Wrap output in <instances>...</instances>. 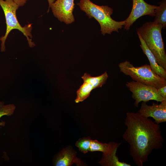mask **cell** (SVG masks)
<instances>
[{"label":"cell","instance_id":"cell-1","mask_svg":"<svg viewBox=\"0 0 166 166\" xmlns=\"http://www.w3.org/2000/svg\"><path fill=\"white\" fill-rule=\"evenodd\" d=\"M124 124L126 128L123 138L129 145L130 155L135 164L142 166L153 150L163 147L160 125L139 112H127Z\"/></svg>","mask_w":166,"mask_h":166},{"label":"cell","instance_id":"cell-2","mask_svg":"<svg viewBox=\"0 0 166 166\" xmlns=\"http://www.w3.org/2000/svg\"><path fill=\"white\" fill-rule=\"evenodd\" d=\"M80 9L85 13L89 18H94L99 23L101 31L103 35L111 34L113 31L118 32L125 25V20L117 21L113 19L111 15L113 10L107 6H99L90 0H80L77 3Z\"/></svg>","mask_w":166,"mask_h":166},{"label":"cell","instance_id":"cell-3","mask_svg":"<svg viewBox=\"0 0 166 166\" xmlns=\"http://www.w3.org/2000/svg\"><path fill=\"white\" fill-rule=\"evenodd\" d=\"M162 25L148 22L137 29L139 34L156 58L158 63L166 70V54L161 35Z\"/></svg>","mask_w":166,"mask_h":166},{"label":"cell","instance_id":"cell-4","mask_svg":"<svg viewBox=\"0 0 166 166\" xmlns=\"http://www.w3.org/2000/svg\"><path fill=\"white\" fill-rule=\"evenodd\" d=\"M118 67L121 72L129 76L134 81L156 89L166 85V80L157 74L149 65L136 67L126 61L120 63Z\"/></svg>","mask_w":166,"mask_h":166},{"label":"cell","instance_id":"cell-5","mask_svg":"<svg viewBox=\"0 0 166 166\" xmlns=\"http://www.w3.org/2000/svg\"><path fill=\"white\" fill-rule=\"evenodd\" d=\"M0 6L4 12L6 25V32L5 35L0 38L1 51L5 50V42L10 32L13 29H17L21 32L28 41L29 45L33 47L34 44L32 41V36L31 24H29L24 27L19 23L16 17V12L19 6L13 0H0Z\"/></svg>","mask_w":166,"mask_h":166},{"label":"cell","instance_id":"cell-6","mask_svg":"<svg viewBox=\"0 0 166 166\" xmlns=\"http://www.w3.org/2000/svg\"><path fill=\"white\" fill-rule=\"evenodd\" d=\"M125 85L132 93V97L134 100V105L139 107L140 103L147 102L154 100L161 102L165 100L164 98L158 93L157 89L152 86L147 85L134 81L127 82Z\"/></svg>","mask_w":166,"mask_h":166},{"label":"cell","instance_id":"cell-7","mask_svg":"<svg viewBox=\"0 0 166 166\" xmlns=\"http://www.w3.org/2000/svg\"><path fill=\"white\" fill-rule=\"evenodd\" d=\"M132 0V6L131 12L125 20L124 29L127 31L129 30L134 22L140 17L146 15L155 16V10L157 6L149 4L144 0Z\"/></svg>","mask_w":166,"mask_h":166},{"label":"cell","instance_id":"cell-8","mask_svg":"<svg viewBox=\"0 0 166 166\" xmlns=\"http://www.w3.org/2000/svg\"><path fill=\"white\" fill-rule=\"evenodd\" d=\"M74 0H56L50 6L53 14L61 22L70 24L75 20L73 12Z\"/></svg>","mask_w":166,"mask_h":166},{"label":"cell","instance_id":"cell-9","mask_svg":"<svg viewBox=\"0 0 166 166\" xmlns=\"http://www.w3.org/2000/svg\"><path fill=\"white\" fill-rule=\"evenodd\" d=\"M160 104L153 103L152 105H148L146 102H143L138 112L143 116L152 117L157 124L166 121V100Z\"/></svg>","mask_w":166,"mask_h":166},{"label":"cell","instance_id":"cell-10","mask_svg":"<svg viewBox=\"0 0 166 166\" xmlns=\"http://www.w3.org/2000/svg\"><path fill=\"white\" fill-rule=\"evenodd\" d=\"M77 152L70 146L63 149L56 156L54 165L70 166L73 164L77 166L85 165L84 163L77 156Z\"/></svg>","mask_w":166,"mask_h":166},{"label":"cell","instance_id":"cell-11","mask_svg":"<svg viewBox=\"0 0 166 166\" xmlns=\"http://www.w3.org/2000/svg\"><path fill=\"white\" fill-rule=\"evenodd\" d=\"M137 34L141 43V48L148 58L151 69L158 76L166 79V70L158 63L153 54L147 47L140 36Z\"/></svg>","mask_w":166,"mask_h":166},{"label":"cell","instance_id":"cell-12","mask_svg":"<svg viewBox=\"0 0 166 166\" xmlns=\"http://www.w3.org/2000/svg\"><path fill=\"white\" fill-rule=\"evenodd\" d=\"M121 144V143L110 142L108 143H102L97 140H92L89 151H100L103 154H107L117 149Z\"/></svg>","mask_w":166,"mask_h":166},{"label":"cell","instance_id":"cell-13","mask_svg":"<svg viewBox=\"0 0 166 166\" xmlns=\"http://www.w3.org/2000/svg\"><path fill=\"white\" fill-rule=\"evenodd\" d=\"M117 149H115L107 154H102V157L98 163L103 166H131L130 164L119 160L116 155Z\"/></svg>","mask_w":166,"mask_h":166},{"label":"cell","instance_id":"cell-14","mask_svg":"<svg viewBox=\"0 0 166 166\" xmlns=\"http://www.w3.org/2000/svg\"><path fill=\"white\" fill-rule=\"evenodd\" d=\"M108 77V74L106 71L101 75L95 77H92L87 73H85L81 77L84 81H87L93 85L94 89L101 87L106 81Z\"/></svg>","mask_w":166,"mask_h":166},{"label":"cell","instance_id":"cell-15","mask_svg":"<svg viewBox=\"0 0 166 166\" xmlns=\"http://www.w3.org/2000/svg\"><path fill=\"white\" fill-rule=\"evenodd\" d=\"M155 10V19L154 21L155 22L161 24L163 28L166 27V0H162L159 3Z\"/></svg>","mask_w":166,"mask_h":166},{"label":"cell","instance_id":"cell-16","mask_svg":"<svg viewBox=\"0 0 166 166\" xmlns=\"http://www.w3.org/2000/svg\"><path fill=\"white\" fill-rule=\"evenodd\" d=\"M94 89L93 85L87 81H84L77 91V96L75 102L78 103L82 102L88 98L91 91Z\"/></svg>","mask_w":166,"mask_h":166},{"label":"cell","instance_id":"cell-17","mask_svg":"<svg viewBox=\"0 0 166 166\" xmlns=\"http://www.w3.org/2000/svg\"><path fill=\"white\" fill-rule=\"evenodd\" d=\"M91 140L89 136L81 138L76 142L75 145L80 152L86 153L89 151Z\"/></svg>","mask_w":166,"mask_h":166},{"label":"cell","instance_id":"cell-18","mask_svg":"<svg viewBox=\"0 0 166 166\" xmlns=\"http://www.w3.org/2000/svg\"><path fill=\"white\" fill-rule=\"evenodd\" d=\"M15 105L12 104L3 105L0 107V119L5 115L10 116L12 115L15 109ZM5 125V122L4 121L0 122V126H4Z\"/></svg>","mask_w":166,"mask_h":166},{"label":"cell","instance_id":"cell-19","mask_svg":"<svg viewBox=\"0 0 166 166\" xmlns=\"http://www.w3.org/2000/svg\"><path fill=\"white\" fill-rule=\"evenodd\" d=\"M159 94L163 97L166 99V85L157 89Z\"/></svg>","mask_w":166,"mask_h":166},{"label":"cell","instance_id":"cell-20","mask_svg":"<svg viewBox=\"0 0 166 166\" xmlns=\"http://www.w3.org/2000/svg\"><path fill=\"white\" fill-rule=\"evenodd\" d=\"M19 6H23L27 0H13Z\"/></svg>","mask_w":166,"mask_h":166},{"label":"cell","instance_id":"cell-21","mask_svg":"<svg viewBox=\"0 0 166 166\" xmlns=\"http://www.w3.org/2000/svg\"><path fill=\"white\" fill-rule=\"evenodd\" d=\"M49 3V7L48 11H49L50 5L54 2L56 0H47Z\"/></svg>","mask_w":166,"mask_h":166},{"label":"cell","instance_id":"cell-22","mask_svg":"<svg viewBox=\"0 0 166 166\" xmlns=\"http://www.w3.org/2000/svg\"><path fill=\"white\" fill-rule=\"evenodd\" d=\"M4 105V102L3 101H0V107Z\"/></svg>","mask_w":166,"mask_h":166}]
</instances>
